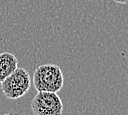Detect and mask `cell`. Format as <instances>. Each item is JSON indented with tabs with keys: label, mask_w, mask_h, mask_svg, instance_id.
I'll return each mask as SVG.
<instances>
[{
	"label": "cell",
	"mask_w": 128,
	"mask_h": 115,
	"mask_svg": "<svg viewBox=\"0 0 128 115\" xmlns=\"http://www.w3.org/2000/svg\"><path fill=\"white\" fill-rule=\"evenodd\" d=\"M30 85L31 79L28 71L18 67L1 82V90L5 97L9 99H18L28 92Z\"/></svg>",
	"instance_id": "2"
},
{
	"label": "cell",
	"mask_w": 128,
	"mask_h": 115,
	"mask_svg": "<svg viewBox=\"0 0 128 115\" xmlns=\"http://www.w3.org/2000/svg\"><path fill=\"white\" fill-rule=\"evenodd\" d=\"M127 73H128V69H127Z\"/></svg>",
	"instance_id": "6"
},
{
	"label": "cell",
	"mask_w": 128,
	"mask_h": 115,
	"mask_svg": "<svg viewBox=\"0 0 128 115\" xmlns=\"http://www.w3.org/2000/svg\"><path fill=\"white\" fill-rule=\"evenodd\" d=\"M18 68V59L10 52L0 53V83Z\"/></svg>",
	"instance_id": "4"
},
{
	"label": "cell",
	"mask_w": 128,
	"mask_h": 115,
	"mask_svg": "<svg viewBox=\"0 0 128 115\" xmlns=\"http://www.w3.org/2000/svg\"><path fill=\"white\" fill-rule=\"evenodd\" d=\"M64 84L61 68L56 64H42L33 74V85L37 91L58 92Z\"/></svg>",
	"instance_id": "1"
},
{
	"label": "cell",
	"mask_w": 128,
	"mask_h": 115,
	"mask_svg": "<svg viewBox=\"0 0 128 115\" xmlns=\"http://www.w3.org/2000/svg\"><path fill=\"white\" fill-rule=\"evenodd\" d=\"M118 4H128V0H113Z\"/></svg>",
	"instance_id": "5"
},
{
	"label": "cell",
	"mask_w": 128,
	"mask_h": 115,
	"mask_svg": "<svg viewBox=\"0 0 128 115\" xmlns=\"http://www.w3.org/2000/svg\"><path fill=\"white\" fill-rule=\"evenodd\" d=\"M34 115H62L63 103L56 92L37 91L31 101Z\"/></svg>",
	"instance_id": "3"
}]
</instances>
